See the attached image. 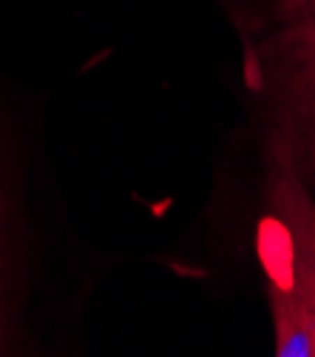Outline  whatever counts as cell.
<instances>
[{
	"label": "cell",
	"instance_id": "1",
	"mask_svg": "<svg viewBox=\"0 0 315 357\" xmlns=\"http://www.w3.org/2000/svg\"><path fill=\"white\" fill-rule=\"evenodd\" d=\"M256 252L264 275L293 292L315 329V196L276 128L267 148V188L256 227Z\"/></svg>",
	"mask_w": 315,
	"mask_h": 357
},
{
	"label": "cell",
	"instance_id": "2",
	"mask_svg": "<svg viewBox=\"0 0 315 357\" xmlns=\"http://www.w3.org/2000/svg\"><path fill=\"white\" fill-rule=\"evenodd\" d=\"M261 88L273 100V128L287 139L315 196V40L284 23L256 60Z\"/></svg>",
	"mask_w": 315,
	"mask_h": 357
},
{
	"label": "cell",
	"instance_id": "3",
	"mask_svg": "<svg viewBox=\"0 0 315 357\" xmlns=\"http://www.w3.org/2000/svg\"><path fill=\"white\" fill-rule=\"evenodd\" d=\"M267 295L273 312L276 357H315V329L293 292L267 278Z\"/></svg>",
	"mask_w": 315,
	"mask_h": 357
},
{
	"label": "cell",
	"instance_id": "4",
	"mask_svg": "<svg viewBox=\"0 0 315 357\" xmlns=\"http://www.w3.org/2000/svg\"><path fill=\"white\" fill-rule=\"evenodd\" d=\"M281 17L315 40V0H281Z\"/></svg>",
	"mask_w": 315,
	"mask_h": 357
},
{
	"label": "cell",
	"instance_id": "5",
	"mask_svg": "<svg viewBox=\"0 0 315 357\" xmlns=\"http://www.w3.org/2000/svg\"><path fill=\"white\" fill-rule=\"evenodd\" d=\"M3 278H0V357H6V332H3Z\"/></svg>",
	"mask_w": 315,
	"mask_h": 357
},
{
	"label": "cell",
	"instance_id": "6",
	"mask_svg": "<svg viewBox=\"0 0 315 357\" xmlns=\"http://www.w3.org/2000/svg\"><path fill=\"white\" fill-rule=\"evenodd\" d=\"M279 3H281V0H279Z\"/></svg>",
	"mask_w": 315,
	"mask_h": 357
}]
</instances>
